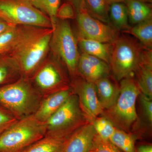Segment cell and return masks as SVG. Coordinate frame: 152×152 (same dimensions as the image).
Here are the masks:
<instances>
[{"label": "cell", "mask_w": 152, "mask_h": 152, "mask_svg": "<svg viewBox=\"0 0 152 152\" xmlns=\"http://www.w3.org/2000/svg\"><path fill=\"white\" fill-rule=\"evenodd\" d=\"M53 31V28L22 26L18 40L9 54L18 64L22 77L31 78L43 62Z\"/></svg>", "instance_id": "cell-1"}, {"label": "cell", "mask_w": 152, "mask_h": 152, "mask_svg": "<svg viewBox=\"0 0 152 152\" xmlns=\"http://www.w3.org/2000/svg\"><path fill=\"white\" fill-rule=\"evenodd\" d=\"M42 99L30 79L24 77L0 87V107L18 120L34 115Z\"/></svg>", "instance_id": "cell-2"}, {"label": "cell", "mask_w": 152, "mask_h": 152, "mask_svg": "<svg viewBox=\"0 0 152 152\" xmlns=\"http://www.w3.org/2000/svg\"><path fill=\"white\" fill-rule=\"evenodd\" d=\"M119 88L116 102L110 108L104 110L102 115L116 128L129 132L138 119L136 103L141 92L131 76L121 80Z\"/></svg>", "instance_id": "cell-3"}, {"label": "cell", "mask_w": 152, "mask_h": 152, "mask_svg": "<svg viewBox=\"0 0 152 152\" xmlns=\"http://www.w3.org/2000/svg\"><path fill=\"white\" fill-rule=\"evenodd\" d=\"M45 133V123L34 115L18 120L0 135V152H23Z\"/></svg>", "instance_id": "cell-4"}, {"label": "cell", "mask_w": 152, "mask_h": 152, "mask_svg": "<svg viewBox=\"0 0 152 152\" xmlns=\"http://www.w3.org/2000/svg\"><path fill=\"white\" fill-rule=\"evenodd\" d=\"M146 48L130 37L119 36L113 44L109 64L115 78L121 80L135 72Z\"/></svg>", "instance_id": "cell-5"}, {"label": "cell", "mask_w": 152, "mask_h": 152, "mask_svg": "<svg viewBox=\"0 0 152 152\" xmlns=\"http://www.w3.org/2000/svg\"><path fill=\"white\" fill-rule=\"evenodd\" d=\"M90 122L74 93L46 122L45 136L67 138L80 127Z\"/></svg>", "instance_id": "cell-6"}, {"label": "cell", "mask_w": 152, "mask_h": 152, "mask_svg": "<svg viewBox=\"0 0 152 152\" xmlns=\"http://www.w3.org/2000/svg\"><path fill=\"white\" fill-rule=\"evenodd\" d=\"M50 48L73 78L79 76V54L77 39L67 20H57L53 28Z\"/></svg>", "instance_id": "cell-7"}, {"label": "cell", "mask_w": 152, "mask_h": 152, "mask_svg": "<svg viewBox=\"0 0 152 152\" xmlns=\"http://www.w3.org/2000/svg\"><path fill=\"white\" fill-rule=\"evenodd\" d=\"M0 17L14 26L53 28L48 17L30 0H0Z\"/></svg>", "instance_id": "cell-8"}, {"label": "cell", "mask_w": 152, "mask_h": 152, "mask_svg": "<svg viewBox=\"0 0 152 152\" xmlns=\"http://www.w3.org/2000/svg\"><path fill=\"white\" fill-rule=\"evenodd\" d=\"M30 80L42 98L71 87L63 69L58 63L53 61L43 62Z\"/></svg>", "instance_id": "cell-9"}, {"label": "cell", "mask_w": 152, "mask_h": 152, "mask_svg": "<svg viewBox=\"0 0 152 152\" xmlns=\"http://www.w3.org/2000/svg\"><path fill=\"white\" fill-rule=\"evenodd\" d=\"M76 18L78 37L113 44L119 36L115 28L93 18L86 10L77 12Z\"/></svg>", "instance_id": "cell-10"}, {"label": "cell", "mask_w": 152, "mask_h": 152, "mask_svg": "<svg viewBox=\"0 0 152 152\" xmlns=\"http://www.w3.org/2000/svg\"><path fill=\"white\" fill-rule=\"evenodd\" d=\"M70 86L77 96L81 108L90 122L102 115L104 109L98 99L94 83L78 76L73 78Z\"/></svg>", "instance_id": "cell-11"}, {"label": "cell", "mask_w": 152, "mask_h": 152, "mask_svg": "<svg viewBox=\"0 0 152 152\" xmlns=\"http://www.w3.org/2000/svg\"><path fill=\"white\" fill-rule=\"evenodd\" d=\"M96 134L92 123L89 122L66 139L60 152H89Z\"/></svg>", "instance_id": "cell-12"}, {"label": "cell", "mask_w": 152, "mask_h": 152, "mask_svg": "<svg viewBox=\"0 0 152 152\" xmlns=\"http://www.w3.org/2000/svg\"><path fill=\"white\" fill-rule=\"evenodd\" d=\"M110 71L108 64L96 57L86 54L80 55L78 63V72L82 77L94 83L108 76Z\"/></svg>", "instance_id": "cell-13"}, {"label": "cell", "mask_w": 152, "mask_h": 152, "mask_svg": "<svg viewBox=\"0 0 152 152\" xmlns=\"http://www.w3.org/2000/svg\"><path fill=\"white\" fill-rule=\"evenodd\" d=\"M73 93L70 87L42 98L34 115L38 121L45 123Z\"/></svg>", "instance_id": "cell-14"}, {"label": "cell", "mask_w": 152, "mask_h": 152, "mask_svg": "<svg viewBox=\"0 0 152 152\" xmlns=\"http://www.w3.org/2000/svg\"><path fill=\"white\" fill-rule=\"evenodd\" d=\"M137 73V85L141 93L152 99V51L146 48Z\"/></svg>", "instance_id": "cell-15"}, {"label": "cell", "mask_w": 152, "mask_h": 152, "mask_svg": "<svg viewBox=\"0 0 152 152\" xmlns=\"http://www.w3.org/2000/svg\"><path fill=\"white\" fill-rule=\"evenodd\" d=\"M94 83L98 99L104 110L110 108L118 99L120 88L107 76L99 79Z\"/></svg>", "instance_id": "cell-16"}, {"label": "cell", "mask_w": 152, "mask_h": 152, "mask_svg": "<svg viewBox=\"0 0 152 152\" xmlns=\"http://www.w3.org/2000/svg\"><path fill=\"white\" fill-rule=\"evenodd\" d=\"M78 45L83 53L96 57L109 64L113 49V44L77 37Z\"/></svg>", "instance_id": "cell-17"}, {"label": "cell", "mask_w": 152, "mask_h": 152, "mask_svg": "<svg viewBox=\"0 0 152 152\" xmlns=\"http://www.w3.org/2000/svg\"><path fill=\"white\" fill-rule=\"evenodd\" d=\"M21 77L13 58L9 54L0 55V87L13 83Z\"/></svg>", "instance_id": "cell-18"}, {"label": "cell", "mask_w": 152, "mask_h": 152, "mask_svg": "<svg viewBox=\"0 0 152 152\" xmlns=\"http://www.w3.org/2000/svg\"><path fill=\"white\" fill-rule=\"evenodd\" d=\"M125 4L132 24L136 25L152 18V9L148 3L141 0H128Z\"/></svg>", "instance_id": "cell-19"}, {"label": "cell", "mask_w": 152, "mask_h": 152, "mask_svg": "<svg viewBox=\"0 0 152 152\" xmlns=\"http://www.w3.org/2000/svg\"><path fill=\"white\" fill-rule=\"evenodd\" d=\"M66 139L45 136L30 145L23 152H60Z\"/></svg>", "instance_id": "cell-20"}, {"label": "cell", "mask_w": 152, "mask_h": 152, "mask_svg": "<svg viewBox=\"0 0 152 152\" xmlns=\"http://www.w3.org/2000/svg\"><path fill=\"white\" fill-rule=\"evenodd\" d=\"M137 39L141 43L147 48L152 49V19H149L123 31Z\"/></svg>", "instance_id": "cell-21"}, {"label": "cell", "mask_w": 152, "mask_h": 152, "mask_svg": "<svg viewBox=\"0 0 152 152\" xmlns=\"http://www.w3.org/2000/svg\"><path fill=\"white\" fill-rule=\"evenodd\" d=\"M109 18L116 29L124 31L130 27L128 23L127 8L124 3H114L110 5Z\"/></svg>", "instance_id": "cell-22"}, {"label": "cell", "mask_w": 152, "mask_h": 152, "mask_svg": "<svg viewBox=\"0 0 152 152\" xmlns=\"http://www.w3.org/2000/svg\"><path fill=\"white\" fill-rule=\"evenodd\" d=\"M135 136L116 128L109 140L123 152H135Z\"/></svg>", "instance_id": "cell-23"}, {"label": "cell", "mask_w": 152, "mask_h": 152, "mask_svg": "<svg viewBox=\"0 0 152 152\" xmlns=\"http://www.w3.org/2000/svg\"><path fill=\"white\" fill-rule=\"evenodd\" d=\"M85 7L93 18L109 24L110 5L106 0H84Z\"/></svg>", "instance_id": "cell-24"}, {"label": "cell", "mask_w": 152, "mask_h": 152, "mask_svg": "<svg viewBox=\"0 0 152 152\" xmlns=\"http://www.w3.org/2000/svg\"><path fill=\"white\" fill-rule=\"evenodd\" d=\"M22 26H12L0 35V55L10 54L17 43Z\"/></svg>", "instance_id": "cell-25"}, {"label": "cell", "mask_w": 152, "mask_h": 152, "mask_svg": "<svg viewBox=\"0 0 152 152\" xmlns=\"http://www.w3.org/2000/svg\"><path fill=\"white\" fill-rule=\"evenodd\" d=\"M35 7L47 16L52 23V28L58 19L56 13L60 7L61 0H30Z\"/></svg>", "instance_id": "cell-26"}, {"label": "cell", "mask_w": 152, "mask_h": 152, "mask_svg": "<svg viewBox=\"0 0 152 152\" xmlns=\"http://www.w3.org/2000/svg\"><path fill=\"white\" fill-rule=\"evenodd\" d=\"M91 122L96 134L104 140H109L116 129L111 122L104 116L97 117Z\"/></svg>", "instance_id": "cell-27"}, {"label": "cell", "mask_w": 152, "mask_h": 152, "mask_svg": "<svg viewBox=\"0 0 152 152\" xmlns=\"http://www.w3.org/2000/svg\"><path fill=\"white\" fill-rule=\"evenodd\" d=\"M89 152H123L109 140L102 138L96 134Z\"/></svg>", "instance_id": "cell-28"}, {"label": "cell", "mask_w": 152, "mask_h": 152, "mask_svg": "<svg viewBox=\"0 0 152 152\" xmlns=\"http://www.w3.org/2000/svg\"><path fill=\"white\" fill-rule=\"evenodd\" d=\"M58 20H67L76 18V11L73 5L69 2L64 3L60 6L56 13Z\"/></svg>", "instance_id": "cell-29"}, {"label": "cell", "mask_w": 152, "mask_h": 152, "mask_svg": "<svg viewBox=\"0 0 152 152\" xmlns=\"http://www.w3.org/2000/svg\"><path fill=\"white\" fill-rule=\"evenodd\" d=\"M18 120L12 114L0 107V135Z\"/></svg>", "instance_id": "cell-30"}, {"label": "cell", "mask_w": 152, "mask_h": 152, "mask_svg": "<svg viewBox=\"0 0 152 152\" xmlns=\"http://www.w3.org/2000/svg\"><path fill=\"white\" fill-rule=\"evenodd\" d=\"M140 102L143 112L147 120L150 123L152 122V99L148 98L141 93L139 95Z\"/></svg>", "instance_id": "cell-31"}, {"label": "cell", "mask_w": 152, "mask_h": 152, "mask_svg": "<svg viewBox=\"0 0 152 152\" xmlns=\"http://www.w3.org/2000/svg\"><path fill=\"white\" fill-rule=\"evenodd\" d=\"M135 152H152V145L151 143H141L135 145Z\"/></svg>", "instance_id": "cell-32"}, {"label": "cell", "mask_w": 152, "mask_h": 152, "mask_svg": "<svg viewBox=\"0 0 152 152\" xmlns=\"http://www.w3.org/2000/svg\"><path fill=\"white\" fill-rule=\"evenodd\" d=\"M73 5L76 12L79 11L86 10L84 0H68Z\"/></svg>", "instance_id": "cell-33"}, {"label": "cell", "mask_w": 152, "mask_h": 152, "mask_svg": "<svg viewBox=\"0 0 152 152\" xmlns=\"http://www.w3.org/2000/svg\"><path fill=\"white\" fill-rule=\"evenodd\" d=\"M12 26L0 17V35Z\"/></svg>", "instance_id": "cell-34"}, {"label": "cell", "mask_w": 152, "mask_h": 152, "mask_svg": "<svg viewBox=\"0 0 152 152\" xmlns=\"http://www.w3.org/2000/svg\"><path fill=\"white\" fill-rule=\"evenodd\" d=\"M106 1L109 4V5L110 6V5L114 3L121 2L125 4L128 0H106Z\"/></svg>", "instance_id": "cell-35"}, {"label": "cell", "mask_w": 152, "mask_h": 152, "mask_svg": "<svg viewBox=\"0 0 152 152\" xmlns=\"http://www.w3.org/2000/svg\"><path fill=\"white\" fill-rule=\"evenodd\" d=\"M141 1H143L147 3H151L152 0H141Z\"/></svg>", "instance_id": "cell-36"}]
</instances>
